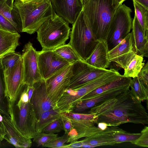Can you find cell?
Here are the masks:
<instances>
[{"label": "cell", "instance_id": "cell-1", "mask_svg": "<svg viewBox=\"0 0 148 148\" xmlns=\"http://www.w3.org/2000/svg\"><path fill=\"white\" fill-rule=\"evenodd\" d=\"M88 113L98 116L96 123L117 126L127 123H148V114L141 102L129 89L90 109Z\"/></svg>", "mask_w": 148, "mask_h": 148}, {"label": "cell", "instance_id": "cell-2", "mask_svg": "<svg viewBox=\"0 0 148 148\" xmlns=\"http://www.w3.org/2000/svg\"><path fill=\"white\" fill-rule=\"evenodd\" d=\"M119 5L114 0H87L83 6L95 40L106 41L112 17Z\"/></svg>", "mask_w": 148, "mask_h": 148}, {"label": "cell", "instance_id": "cell-3", "mask_svg": "<svg viewBox=\"0 0 148 148\" xmlns=\"http://www.w3.org/2000/svg\"><path fill=\"white\" fill-rule=\"evenodd\" d=\"M28 86L23 84L13 101H9L10 114L15 127L23 136L33 138L37 134V120L30 101Z\"/></svg>", "mask_w": 148, "mask_h": 148}, {"label": "cell", "instance_id": "cell-4", "mask_svg": "<svg viewBox=\"0 0 148 148\" xmlns=\"http://www.w3.org/2000/svg\"><path fill=\"white\" fill-rule=\"evenodd\" d=\"M14 7L17 9L21 22L22 32L32 34L55 12L50 0H32L23 2L15 0Z\"/></svg>", "mask_w": 148, "mask_h": 148}, {"label": "cell", "instance_id": "cell-5", "mask_svg": "<svg viewBox=\"0 0 148 148\" xmlns=\"http://www.w3.org/2000/svg\"><path fill=\"white\" fill-rule=\"evenodd\" d=\"M37 39L43 50H53L65 44L71 32L69 23L55 12L36 31Z\"/></svg>", "mask_w": 148, "mask_h": 148}, {"label": "cell", "instance_id": "cell-6", "mask_svg": "<svg viewBox=\"0 0 148 148\" xmlns=\"http://www.w3.org/2000/svg\"><path fill=\"white\" fill-rule=\"evenodd\" d=\"M69 44L80 58L85 61L98 42L93 37L87 17L82 10L72 24Z\"/></svg>", "mask_w": 148, "mask_h": 148}, {"label": "cell", "instance_id": "cell-7", "mask_svg": "<svg viewBox=\"0 0 148 148\" xmlns=\"http://www.w3.org/2000/svg\"><path fill=\"white\" fill-rule=\"evenodd\" d=\"M131 8L124 4L120 5L112 17L106 41L109 50L119 43L132 29Z\"/></svg>", "mask_w": 148, "mask_h": 148}, {"label": "cell", "instance_id": "cell-8", "mask_svg": "<svg viewBox=\"0 0 148 148\" xmlns=\"http://www.w3.org/2000/svg\"><path fill=\"white\" fill-rule=\"evenodd\" d=\"M22 60L23 84L32 87L36 82L43 79L40 73L37 59V51L30 42L24 46L21 55Z\"/></svg>", "mask_w": 148, "mask_h": 148}, {"label": "cell", "instance_id": "cell-9", "mask_svg": "<svg viewBox=\"0 0 148 148\" xmlns=\"http://www.w3.org/2000/svg\"><path fill=\"white\" fill-rule=\"evenodd\" d=\"M109 69L94 67L81 60L72 64V75L67 89L82 86L103 75Z\"/></svg>", "mask_w": 148, "mask_h": 148}, {"label": "cell", "instance_id": "cell-10", "mask_svg": "<svg viewBox=\"0 0 148 148\" xmlns=\"http://www.w3.org/2000/svg\"><path fill=\"white\" fill-rule=\"evenodd\" d=\"M72 64L59 71L45 80L48 96L53 104H56L67 89L72 75Z\"/></svg>", "mask_w": 148, "mask_h": 148}, {"label": "cell", "instance_id": "cell-11", "mask_svg": "<svg viewBox=\"0 0 148 148\" xmlns=\"http://www.w3.org/2000/svg\"><path fill=\"white\" fill-rule=\"evenodd\" d=\"M37 59L40 73L45 80L70 64L53 50L37 51Z\"/></svg>", "mask_w": 148, "mask_h": 148}, {"label": "cell", "instance_id": "cell-12", "mask_svg": "<svg viewBox=\"0 0 148 148\" xmlns=\"http://www.w3.org/2000/svg\"><path fill=\"white\" fill-rule=\"evenodd\" d=\"M71 121L74 128L77 132L79 138L93 136L102 130L94 125L98 116L94 114L75 113L72 112L63 113Z\"/></svg>", "mask_w": 148, "mask_h": 148}, {"label": "cell", "instance_id": "cell-13", "mask_svg": "<svg viewBox=\"0 0 148 148\" xmlns=\"http://www.w3.org/2000/svg\"><path fill=\"white\" fill-rule=\"evenodd\" d=\"M136 54L137 53L134 49L131 32L108 51L110 62L115 63L124 69Z\"/></svg>", "mask_w": 148, "mask_h": 148}, {"label": "cell", "instance_id": "cell-14", "mask_svg": "<svg viewBox=\"0 0 148 148\" xmlns=\"http://www.w3.org/2000/svg\"><path fill=\"white\" fill-rule=\"evenodd\" d=\"M33 86L34 89L30 102L38 121L44 112L53 108H57L48 96L45 80L42 79L36 82Z\"/></svg>", "mask_w": 148, "mask_h": 148}, {"label": "cell", "instance_id": "cell-15", "mask_svg": "<svg viewBox=\"0 0 148 148\" xmlns=\"http://www.w3.org/2000/svg\"><path fill=\"white\" fill-rule=\"evenodd\" d=\"M5 95L10 102L15 99L23 84V71L22 59L12 68L4 71Z\"/></svg>", "mask_w": 148, "mask_h": 148}, {"label": "cell", "instance_id": "cell-16", "mask_svg": "<svg viewBox=\"0 0 148 148\" xmlns=\"http://www.w3.org/2000/svg\"><path fill=\"white\" fill-rule=\"evenodd\" d=\"M53 8L58 15L73 24L83 5L81 0H50Z\"/></svg>", "mask_w": 148, "mask_h": 148}, {"label": "cell", "instance_id": "cell-17", "mask_svg": "<svg viewBox=\"0 0 148 148\" xmlns=\"http://www.w3.org/2000/svg\"><path fill=\"white\" fill-rule=\"evenodd\" d=\"M130 87L129 84L103 92L89 99L80 100L76 103L72 112L81 113L102 102L114 97L129 89Z\"/></svg>", "mask_w": 148, "mask_h": 148}, {"label": "cell", "instance_id": "cell-18", "mask_svg": "<svg viewBox=\"0 0 148 148\" xmlns=\"http://www.w3.org/2000/svg\"><path fill=\"white\" fill-rule=\"evenodd\" d=\"M2 121L6 134L5 139L16 148H29L32 145L31 139L22 135L16 128L10 116H3Z\"/></svg>", "mask_w": 148, "mask_h": 148}, {"label": "cell", "instance_id": "cell-19", "mask_svg": "<svg viewBox=\"0 0 148 148\" xmlns=\"http://www.w3.org/2000/svg\"><path fill=\"white\" fill-rule=\"evenodd\" d=\"M108 44L106 41H98L94 50L85 61L94 67L107 69L110 65Z\"/></svg>", "mask_w": 148, "mask_h": 148}, {"label": "cell", "instance_id": "cell-20", "mask_svg": "<svg viewBox=\"0 0 148 148\" xmlns=\"http://www.w3.org/2000/svg\"><path fill=\"white\" fill-rule=\"evenodd\" d=\"M131 32L134 49L137 54L148 57V34L145 35L135 15L132 22Z\"/></svg>", "mask_w": 148, "mask_h": 148}, {"label": "cell", "instance_id": "cell-21", "mask_svg": "<svg viewBox=\"0 0 148 148\" xmlns=\"http://www.w3.org/2000/svg\"><path fill=\"white\" fill-rule=\"evenodd\" d=\"M114 126H108L104 130L90 136L86 137L81 141L84 144H87L93 147L115 144L114 140Z\"/></svg>", "mask_w": 148, "mask_h": 148}, {"label": "cell", "instance_id": "cell-22", "mask_svg": "<svg viewBox=\"0 0 148 148\" xmlns=\"http://www.w3.org/2000/svg\"><path fill=\"white\" fill-rule=\"evenodd\" d=\"M14 0H0V14L8 19L18 33L22 32L21 22L18 12L14 7Z\"/></svg>", "mask_w": 148, "mask_h": 148}, {"label": "cell", "instance_id": "cell-23", "mask_svg": "<svg viewBox=\"0 0 148 148\" xmlns=\"http://www.w3.org/2000/svg\"><path fill=\"white\" fill-rule=\"evenodd\" d=\"M21 36L0 29V59L6 54L15 51L19 45Z\"/></svg>", "mask_w": 148, "mask_h": 148}, {"label": "cell", "instance_id": "cell-24", "mask_svg": "<svg viewBox=\"0 0 148 148\" xmlns=\"http://www.w3.org/2000/svg\"><path fill=\"white\" fill-rule=\"evenodd\" d=\"M132 78L122 75L104 84L87 93L80 99H85L91 98L103 92L117 88L130 84Z\"/></svg>", "mask_w": 148, "mask_h": 148}, {"label": "cell", "instance_id": "cell-25", "mask_svg": "<svg viewBox=\"0 0 148 148\" xmlns=\"http://www.w3.org/2000/svg\"><path fill=\"white\" fill-rule=\"evenodd\" d=\"M131 91L134 96L141 102L148 99V84L138 76L132 79L130 84Z\"/></svg>", "mask_w": 148, "mask_h": 148}, {"label": "cell", "instance_id": "cell-26", "mask_svg": "<svg viewBox=\"0 0 148 148\" xmlns=\"http://www.w3.org/2000/svg\"><path fill=\"white\" fill-rule=\"evenodd\" d=\"M61 113L58 108H53L43 113L36 123L37 133L41 132L45 127L55 120L60 119Z\"/></svg>", "mask_w": 148, "mask_h": 148}, {"label": "cell", "instance_id": "cell-27", "mask_svg": "<svg viewBox=\"0 0 148 148\" xmlns=\"http://www.w3.org/2000/svg\"><path fill=\"white\" fill-rule=\"evenodd\" d=\"M0 114L10 116L8 98L5 95V86L4 71L0 59Z\"/></svg>", "mask_w": 148, "mask_h": 148}, {"label": "cell", "instance_id": "cell-28", "mask_svg": "<svg viewBox=\"0 0 148 148\" xmlns=\"http://www.w3.org/2000/svg\"><path fill=\"white\" fill-rule=\"evenodd\" d=\"M143 62V56L136 54L124 69L123 76L132 78L137 76L145 64Z\"/></svg>", "mask_w": 148, "mask_h": 148}, {"label": "cell", "instance_id": "cell-29", "mask_svg": "<svg viewBox=\"0 0 148 148\" xmlns=\"http://www.w3.org/2000/svg\"><path fill=\"white\" fill-rule=\"evenodd\" d=\"M53 50L70 64H72L81 60L69 43L61 45L53 49Z\"/></svg>", "mask_w": 148, "mask_h": 148}, {"label": "cell", "instance_id": "cell-30", "mask_svg": "<svg viewBox=\"0 0 148 148\" xmlns=\"http://www.w3.org/2000/svg\"><path fill=\"white\" fill-rule=\"evenodd\" d=\"M135 15L145 35L148 34V9L133 0Z\"/></svg>", "mask_w": 148, "mask_h": 148}, {"label": "cell", "instance_id": "cell-31", "mask_svg": "<svg viewBox=\"0 0 148 148\" xmlns=\"http://www.w3.org/2000/svg\"><path fill=\"white\" fill-rule=\"evenodd\" d=\"M21 58V55L18 53L12 52L5 55L0 59L3 71L13 67Z\"/></svg>", "mask_w": 148, "mask_h": 148}, {"label": "cell", "instance_id": "cell-32", "mask_svg": "<svg viewBox=\"0 0 148 148\" xmlns=\"http://www.w3.org/2000/svg\"><path fill=\"white\" fill-rule=\"evenodd\" d=\"M58 137V134H46L41 132L37 133L33 138L37 147L42 146Z\"/></svg>", "mask_w": 148, "mask_h": 148}, {"label": "cell", "instance_id": "cell-33", "mask_svg": "<svg viewBox=\"0 0 148 148\" xmlns=\"http://www.w3.org/2000/svg\"><path fill=\"white\" fill-rule=\"evenodd\" d=\"M63 130L62 121L61 119L56 120L45 127L41 132L46 134H55Z\"/></svg>", "mask_w": 148, "mask_h": 148}, {"label": "cell", "instance_id": "cell-34", "mask_svg": "<svg viewBox=\"0 0 148 148\" xmlns=\"http://www.w3.org/2000/svg\"><path fill=\"white\" fill-rule=\"evenodd\" d=\"M68 140L67 134H65L61 137H57L48 143L43 145L42 147L52 148H61Z\"/></svg>", "mask_w": 148, "mask_h": 148}, {"label": "cell", "instance_id": "cell-35", "mask_svg": "<svg viewBox=\"0 0 148 148\" xmlns=\"http://www.w3.org/2000/svg\"><path fill=\"white\" fill-rule=\"evenodd\" d=\"M140 133L141 134L139 137L136 140L130 143L139 146L148 147V127L145 126Z\"/></svg>", "mask_w": 148, "mask_h": 148}, {"label": "cell", "instance_id": "cell-36", "mask_svg": "<svg viewBox=\"0 0 148 148\" xmlns=\"http://www.w3.org/2000/svg\"><path fill=\"white\" fill-rule=\"evenodd\" d=\"M0 29L12 33L18 32L12 24L6 18L0 14Z\"/></svg>", "mask_w": 148, "mask_h": 148}, {"label": "cell", "instance_id": "cell-37", "mask_svg": "<svg viewBox=\"0 0 148 148\" xmlns=\"http://www.w3.org/2000/svg\"><path fill=\"white\" fill-rule=\"evenodd\" d=\"M60 119L62 121L64 134L67 135L74 128V126L71 120L63 113H61Z\"/></svg>", "mask_w": 148, "mask_h": 148}, {"label": "cell", "instance_id": "cell-38", "mask_svg": "<svg viewBox=\"0 0 148 148\" xmlns=\"http://www.w3.org/2000/svg\"><path fill=\"white\" fill-rule=\"evenodd\" d=\"M138 77L143 82L148 84V62L144 64L139 73Z\"/></svg>", "mask_w": 148, "mask_h": 148}, {"label": "cell", "instance_id": "cell-39", "mask_svg": "<svg viewBox=\"0 0 148 148\" xmlns=\"http://www.w3.org/2000/svg\"><path fill=\"white\" fill-rule=\"evenodd\" d=\"M68 140L66 143H72L77 141L79 139L78 133L74 128L67 134Z\"/></svg>", "mask_w": 148, "mask_h": 148}, {"label": "cell", "instance_id": "cell-40", "mask_svg": "<svg viewBox=\"0 0 148 148\" xmlns=\"http://www.w3.org/2000/svg\"><path fill=\"white\" fill-rule=\"evenodd\" d=\"M83 145V144L81 140L77 141L71 143L70 144L68 145H64L61 148L81 147Z\"/></svg>", "mask_w": 148, "mask_h": 148}, {"label": "cell", "instance_id": "cell-41", "mask_svg": "<svg viewBox=\"0 0 148 148\" xmlns=\"http://www.w3.org/2000/svg\"><path fill=\"white\" fill-rule=\"evenodd\" d=\"M6 132L3 126L2 122H0V141H2L4 139Z\"/></svg>", "mask_w": 148, "mask_h": 148}, {"label": "cell", "instance_id": "cell-42", "mask_svg": "<svg viewBox=\"0 0 148 148\" xmlns=\"http://www.w3.org/2000/svg\"><path fill=\"white\" fill-rule=\"evenodd\" d=\"M139 3L148 9V0H132Z\"/></svg>", "mask_w": 148, "mask_h": 148}, {"label": "cell", "instance_id": "cell-43", "mask_svg": "<svg viewBox=\"0 0 148 148\" xmlns=\"http://www.w3.org/2000/svg\"><path fill=\"white\" fill-rule=\"evenodd\" d=\"M34 89V88L33 86L31 87L28 86V94L29 100V101L30 99L32 96V94H33Z\"/></svg>", "mask_w": 148, "mask_h": 148}, {"label": "cell", "instance_id": "cell-44", "mask_svg": "<svg viewBox=\"0 0 148 148\" xmlns=\"http://www.w3.org/2000/svg\"><path fill=\"white\" fill-rule=\"evenodd\" d=\"M120 5L122 4L126 0H114Z\"/></svg>", "mask_w": 148, "mask_h": 148}, {"label": "cell", "instance_id": "cell-45", "mask_svg": "<svg viewBox=\"0 0 148 148\" xmlns=\"http://www.w3.org/2000/svg\"><path fill=\"white\" fill-rule=\"evenodd\" d=\"M87 1V0H81V2L83 6L85 4Z\"/></svg>", "mask_w": 148, "mask_h": 148}, {"label": "cell", "instance_id": "cell-46", "mask_svg": "<svg viewBox=\"0 0 148 148\" xmlns=\"http://www.w3.org/2000/svg\"><path fill=\"white\" fill-rule=\"evenodd\" d=\"M3 120V116L0 114V122H1Z\"/></svg>", "mask_w": 148, "mask_h": 148}, {"label": "cell", "instance_id": "cell-47", "mask_svg": "<svg viewBox=\"0 0 148 148\" xmlns=\"http://www.w3.org/2000/svg\"><path fill=\"white\" fill-rule=\"evenodd\" d=\"M22 2H28L32 0H20Z\"/></svg>", "mask_w": 148, "mask_h": 148}, {"label": "cell", "instance_id": "cell-48", "mask_svg": "<svg viewBox=\"0 0 148 148\" xmlns=\"http://www.w3.org/2000/svg\"></svg>", "mask_w": 148, "mask_h": 148}]
</instances>
